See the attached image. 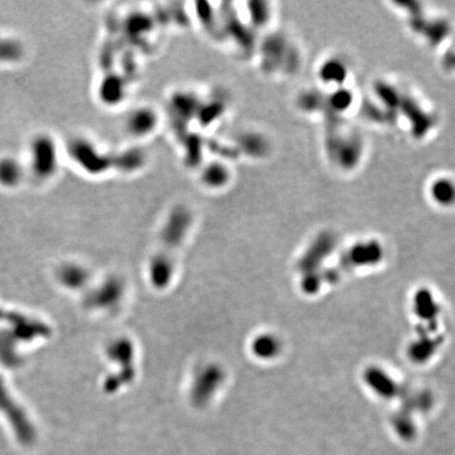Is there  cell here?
<instances>
[{"instance_id":"1","label":"cell","mask_w":455,"mask_h":455,"mask_svg":"<svg viewBox=\"0 0 455 455\" xmlns=\"http://www.w3.org/2000/svg\"><path fill=\"white\" fill-rule=\"evenodd\" d=\"M32 169L36 176L48 178L54 174L57 168L56 147L52 138L47 135L37 136L31 145Z\"/></svg>"},{"instance_id":"2","label":"cell","mask_w":455,"mask_h":455,"mask_svg":"<svg viewBox=\"0 0 455 455\" xmlns=\"http://www.w3.org/2000/svg\"><path fill=\"white\" fill-rule=\"evenodd\" d=\"M224 380V372L217 366L206 367L196 375L192 384L191 396L200 403L209 401L219 390Z\"/></svg>"},{"instance_id":"3","label":"cell","mask_w":455,"mask_h":455,"mask_svg":"<svg viewBox=\"0 0 455 455\" xmlns=\"http://www.w3.org/2000/svg\"><path fill=\"white\" fill-rule=\"evenodd\" d=\"M123 296V285L119 279H111L98 292L96 305L102 308H113L119 305Z\"/></svg>"},{"instance_id":"4","label":"cell","mask_w":455,"mask_h":455,"mask_svg":"<svg viewBox=\"0 0 455 455\" xmlns=\"http://www.w3.org/2000/svg\"><path fill=\"white\" fill-rule=\"evenodd\" d=\"M23 178V168L13 158L0 159V183L4 187H15Z\"/></svg>"},{"instance_id":"5","label":"cell","mask_w":455,"mask_h":455,"mask_svg":"<svg viewBox=\"0 0 455 455\" xmlns=\"http://www.w3.org/2000/svg\"><path fill=\"white\" fill-rule=\"evenodd\" d=\"M25 48L20 42L8 38H0V63H15L20 61Z\"/></svg>"}]
</instances>
